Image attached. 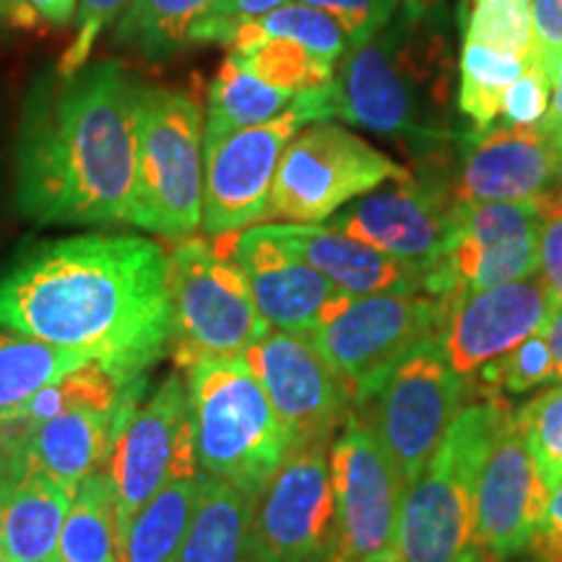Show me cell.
Segmentation results:
<instances>
[{
	"label": "cell",
	"mask_w": 562,
	"mask_h": 562,
	"mask_svg": "<svg viewBox=\"0 0 562 562\" xmlns=\"http://www.w3.org/2000/svg\"><path fill=\"white\" fill-rule=\"evenodd\" d=\"M21 480L19 469V453L16 442H13L9 427L0 425V510H3V501L9 490Z\"/></svg>",
	"instance_id": "cell-44"
},
{
	"label": "cell",
	"mask_w": 562,
	"mask_h": 562,
	"mask_svg": "<svg viewBox=\"0 0 562 562\" xmlns=\"http://www.w3.org/2000/svg\"><path fill=\"white\" fill-rule=\"evenodd\" d=\"M459 167L448 188L456 203H544L562 211V151L544 125H495L461 133Z\"/></svg>",
	"instance_id": "cell-17"
},
{
	"label": "cell",
	"mask_w": 562,
	"mask_h": 562,
	"mask_svg": "<svg viewBox=\"0 0 562 562\" xmlns=\"http://www.w3.org/2000/svg\"><path fill=\"white\" fill-rule=\"evenodd\" d=\"M258 227L281 248L334 281L349 297L378 292H422L419 279L409 269L334 227L286 222H269Z\"/></svg>",
	"instance_id": "cell-23"
},
{
	"label": "cell",
	"mask_w": 562,
	"mask_h": 562,
	"mask_svg": "<svg viewBox=\"0 0 562 562\" xmlns=\"http://www.w3.org/2000/svg\"><path fill=\"white\" fill-rule=\"evenodd\" d=\"M459 562H505V560H501V558H495V554H492V552H487V550H484V547H480V544H474V547H469V550H467V552H463V558H461Z\"/></svg>",
	"instance_id": "cell-49"
},
{
	"label": "cell",
	"mask_w": 562,
	"mask_h": 562,
	"mask_svg": "<svg viewBox=\"0 0 562 562\" xmlns=\"http://www.w3.org/2000/svg\"><path fill=\"white\" fill-rule=\"evenodd\" d=\"M172 336L180 368L243 357L271 326L258 313L250 286L229 252L211 237H182L167 250Z\"/></svg>",
	"instance_id": "cell-6"
},
{
	"label": "cell",
	"mask_w": 562,
	"mask_h": 562,
	"mask_svg": "<svg viewBox=\"0 0 562 562\" xmlns=\"http://www.w3.org/2000/svg\"><path fill=\"white\" fill-rule=\"evenodd\" d=\"M214 0H131L115 21L117 47L146 60H170L193 47V26Z\"/></svg>",
	"instance_id": "cell-28"
},
{
	"label": "cell",
	"mask_w": 562,
	"mask_h": 562,
	"mask_svg": "<svg viewBox=\"0 0 562 562\" xmlns=\"http://www.w3.org/2000/svg\"><path fill=\"white\" fill-rule=\"evenodd\" d=\"M539 277L544 279L554 305H562V211L550 216L539 237Z\"/></svg>",
	"instance_id": "cell-42"
},
{
	"label": "cell",
	"mask_w": 562,
	"mask_h": 562,
	"mask_svg": "<svg viewBox=\"0 0 562 562\" xmlns=\"http://www.w3.org/2000/svg\"><path fill=\"white\" fill-rule=\"evenodd\" d=\"M292 91L277 89L237 66L227 55L209 87L206 117H203V146L214 144L229 133L277 121L294 102Z\"/></svg>",
	"instance_id": "cell-26"
},
{
	"label": "cell",
	"mask_w": 562,
	"mask_h": 562,
	"mask_svg": "<svg viewBox=\"0 0 562 562\" xmlns=\"http://www.w3.org/2000/svg\"><path fill=\"white\" fill-rule=\"evenodd\" d=\"M552 102V63L533 47L524 74L503 97L501 125H542Z\"/></svg>",
	"instance_id": "cell-37"
},
{
	"label": "cell",
	"mask_w": 562,
	"mask_h": 562,
	"mask_svg": "<svg viewBox=\"0 0 562 562\" xmlns=\"http://www.w3.org/2000/svg\"><path fill=\"white\" fill-rule=\"evenodd\" d=\"M26 3L37 13L40 21L55 26V30H68L70 24H76L79 0H26Z\"/></svg>",
	"instance_id": "cell-45"
},
{
	"label": "cell",
	"mask_w": 562,
	"mask_h": 562,
	"mask_svg": "<svg viewBox=\"0 0 562 562\" xmlns=\"http://www.w3.org/2000/svg\"><path fill=\"white\" fill-rule=\"evenodd\" d=\"M440 9H398L381 32L344 53L328 83L334 121L389 138L419 159L459 140L451 123L459 60Z\"/></svg>",
	"instance_id": "cell-3"
},
{
	"label": "cell",
	"mask_w": 562,
	"mask_h": 562,
	"mask_svg": "<svg viewBox=\"0 0 562 562\" xmlns=\"http://www.w3.org/2000/svg\"><path fill=\"white\" fill-rule=\"evenodd\" d=\"M87 357L21 334H0V422H13L47 385L87 364Z\"/></svg>",
	"instance_id": "cell-30"
},
{
	"label": "cell",
	"mask_w": 562,
	"mask_h": 562,
	"mask_svg": "<svg viewBox=\"0 0 562 562\" xmlns=\"http://www.w3.org/2000/svg\"><path fill=\"white\" fill-rule=\"evenodd\" d=\"M0 24L19 26V30H32L40 24L37 13L30 9L26 0H0Z\"/></svg>",
	"instance_id": "cell-47"
},
{
	"label": "cell",
	"mask_w": 562,
	"mask_h": 562,
	"mask_svg": "<svg viewBox=\"0 0 562 562\" xmlns=\"http://www.w3.org/2000/svg\"><path fill=\"white\" fill-rule=\"evenodd\" d=\"M552 211L544 203H456L453 229L422 292L451 297L529 279L539 271V237Z\"/></svg>",
	"instance_id": "cell-12"
},
{
	"label": "cell",
	"mask_w": 562,
	"mask_h": 562,
	"mask_svg": "<svg viewBox=\"0 0 562 562\" xmlns=\"http://www.w3.org/2000/svg\"><path fill=\"white\" fill-rule=\"evenodd\" d=\"M201 476H172L154 492L123 533L121 562H175L193 521Z\"/></svg>",
	"instance_id": "cell-27"
},
{
	"label": "cell",
	"mask_w": 562,
	"mask_h": 562,
	"mask_svg": "<svg viewBox=\"0 0 562 562\" xmlns=\"http://www.w3.org/2000/svg\"><path fill=\"white\" fill-rule=\"evenodd\" d=\"M76 490L42 472L13 484L0 510V547L13 562H55Z\"/></svg>",
	"instance_id": "cell-24"
},
{
	"label": "cell",
	"mask_w": 562,
	"mask_h": 562,
	"mask_svg": "<svg viewBox=\"0 0 562 562\" xmlns=\"http://www.w3.org/2000/svg\"><path fill=\"white\" fill-rule=\"evenodd\" d=\"M360 562H406V560L402 558V552H398L396 547H391V550H383V552H378V554H370V558H364V560H360Z\"/></svg>",
	"instance_id": "cell-51"
},
{
	"label": "cell",
	"mask_w": 562,
	"mask_h": 562,
	"mask_svg": "<svg viewBox=\"0 0 562 562\" xmlns=\"http://www.w3.org/2000/svg\"><path fill=\"white\" fill-rule=\"evenodd\" d=\"M188 398L201 474L252 501L292 453L263 385L243 357L206 360L188 368Z\"/></svg>",
	"instance_id": "cell-4"
},
{
	"label": "cell",
	"mask_w": 562,
	"mask_h": 562,
	"mask_svg": "<svg viewBox=\"0 0 562 562\" xmlns=\"http://www.w3.org/2000/svg\"><path fill=\"white\" fill-rule=\"evenodd\" d=\"M550 495L533 461L521 412L505 406L476 482L474 544L501 560L521 554L542 524Z\"/></svg>",
	"instance_id": "cell-19"
},
{
	"label": "cell",
	"mask_w": 562,
	"mask_h": 562,
	"mask_svg": "<svg viewBox=\"0 0 562 562\" xmlns=\"http://www.w3.org/2000/svg\"><path fill=\"white\" fill-rule=\"evenodd\" d=\"M472 393L469 381L448 364L438 339H430L409 351L368 402L355 406V414L381 440L409 484L438 451Z\"/></svg>",
	"instance_id": "cell-11"
},
{
	"label": "cell",
	"mask_w": 562,
	"mask_h": 562,
	"mask_svg": "<svg viewBox=\"0 0 562 562\" xmlns=\"http://www.w3.org/2000/svg\"><path fill=\"white\" fill-rule=\"evenodd\" d=\"M521 419L529 435V448L547 487L562 482V381L524 404Z\"/></svg>",
	"instance_id": "cell-36"
},
{
	"label": "cell",
	"mask_w": 562,
	"mask_h": 562,
	"mask_svg": "<svg viewBox=\"0 0 562 562\" xmlns=\"http://www.w3.org/2000/svg\"><path fill=\"white\" fill-rule=\"evenodd\" d=\"M146 83L115 60L42 76L21 112L13 199L42 227L131 222Z\"/></svg>",
	"instance_id": "cell-2"
},
{
	"label": "cell",
	"mask_w": 562,
	"mask_h": 562,
	"mask_svg": "<svg viewBox=\"0 0 562 562\" xmlns=\"http://www.w3.org/2000/svg\"><path fill=\"white\" fill-rule=\"evenodd\" d=\"M290 0H214L209 11L203 13L199 24L193 26V47L195 45H232L243 26L256 24L271 11L281 9Z\"/></svg>",
	"instance_id": "cell-38"
},
{
	"label": "cell",
	"mask_w": 562,
	"mask_h": 562,
	"mask_svg": "<svg viewBox=\"0 0 562 562\" xmlns=\"http://www.w3.org/2000/svg\"><path fill=\"white\" fill-rule=\"evenodd\" d=\"M542 125L552 133V138L558 140L560 146L562 140V53L552 63V102Z\"/></svg>",
	"instance_id": "cell-46"
},
{
	"label": "cell",
	"mask_w": 562,
	"mask_h": 562,
	"mask_svg": "<svg viewBox=\"0 0 562 562\" xmlns=\"http://www.w3.org/2000/svg\"><path fill=\"white\" fill-rule=\"evenodd\" d=\"M550 383H554V362L544 331L529 336L501 360L484 364L469 381L474 393H487V398L524 396V393L544 389Z\"/></svg>",
	"instance_id": "cell-35"
},
{
	"label": "cell",
	"mask_w": 562,
	"mask_h": 562,
	"mask_svg": "<svg viewBox=\"0 0 562 562\" xmlns=\"http://www.w3.org/2000/svg\"><path fill=\"white\" fill-rule=\"evenodd\" d=\"M203 112L180 89L146 87L138 117L133 227L182 240L201 229Z\"/></svg>",
	"instance_id": "cell-7"
},
{
	"label": "cell",
	"mask_w": 562,
	"mask_h": 562,
	"mask_svg": "<svg viewBox=\"0 0 562 562\" xmlns=\"http://www.w3.org/2000/svg\"><path fill=\"white\" fill-rule=\"evenodd\" d=\"M131 0H79V13H76V34L58 60V74H76L91 60L97 42L102 34L115 26Z\"/></svg>",
	"instance_id": "cell-39"
},
{
	"label": "cell",
	"mask_w": 562,
	"mask_h": 562,
	"mask_svg": "<svg viewBox=\"0 0 562 562\" xmlns=\"http://www.w3.org/2000/svg\"><path fill=\"white\" fill-rule=\"evenodd\" d=\"M108 472L115 487L121 542L133 516L161 484L172 476H201L193 446L191 398L180 372L167 378L149 402L138 404L125 417L112 446Z\"/></svg>",
	"instance_id": "cell-14"
},
{
	"label": "cell",
	"mask_w": 562,
	"mask_h": 562,
	"mask_svg": "<svg viewBox=\"0 0 562 562\" xmlns=\"http://www.w3.org/2000/svg\"><path fill=\"white\" fill-rule=\"evenodd\" d=\"M442 318L446 302L432 294L378 292L349 297L307 339L360 406L409 351L438 339Z\"/></svg>",
	"instance_id": "cell-9"
},
{
	"label": "cell",
	"mask_w": 562,
	"mask_h": 562,
	"mask_svg": "<svg viewBox=\"0 0 562 562\" xmlns=\"http://www.w3.org/2000/svg\"><path fill=\"white\" fill-rule=\"evenodd\" d=\"M503 402H472L417 474L406 484L393 547L406 562H459L474 547L476 482Z\"/></svg>",
	"instance_id": "cell-5"
},
{
	"label": "cell",
	"mask_w": 562,
	"mask_h": 562,
	"mask_svg": "<svg viewBox=\"0 0 562 562\" xmlns=\"http://www.w3.org/2000/svg\"><path fill=\"white\" fill-rule=\"evenodd\" d=\"M544 339L550 344L552 351V362H554V383L562 381V305L554 307V313L547 321V326L542 328Z\"/></svg>",
	"instance_id": "cell-48"
},
{
	"label": "cell",
	"mask_w": 562,
	"mask_h": 562,
	"mask_svg": "<svg viewBox=\"0 0 562 562\" xmlns=\"http://www.w3.org/2000/svg\"><path fill=\"white\" fill-rule=\"evenodd\" d=\"M214 240L243 271L258 313L277 331L311 336L349 300L334 281L263 235L258 224Z\"/></svg>",
	"instance_id": "cell-21"
},
{
	"label": "cell",
	"mask_w": 562,
	"mask_h": 562,
	"mask_svg": "<svg viewBox=\"0 0 562 562\" xmlns=\"http://www.w3.org/2000/svg\"><path fill=\"white\" fill-rule=\"evenodd\" d=\"M321 121H334L328 87L302 91L277 121L203 146L201 229L224 237L263 224L281 154L305 125Z\"/></svg>",
	"instance_id": "cell-10"
},
{
	"label": "cell",
	"mask_w": 562,
	"mask_h": 562,
	"mask_svg": "<svg viewBox=\"0 0 562 562\" xmlns=\"http://www.w3.org/2000/svg\"><path fill=\"white\" fill-rule=\"evenodd\" d=\"M531 55V53H529ZM526 58L497 53L480 45H461L459 89H456V110L469 123L467 133H484L501 121L503 97L518 76L524 74Z\"/></svg>",
	"instance_id": "cell-31"
},
{
	"label": "cell",
	"mask_w": 562,
	"mask_h": 562,
	"mask_svg": "<svg viewBox=\"0 0 562 562\" xmlns=\"http://www.w3.org/2000/svg\"><path fill=\"white\" fill-rule=\"evenodd\" d=\"M243 360L263 385L294 448L331 442L355 402L307 336L271 328Z\"/></svg>",
	"instance_id": "cell-18"
},
{
	"label": "cell",
	"mask_w": 562,
	"mask_h": 562,
	"mask_svg": "<svg viewBox=\"0 0 562 562\" xmlns=\"http://www.w3.org/2000/svg\"><path fill=\"white\" fill-rule=\"evenodd\" d=\"M328 461L336 505L328 562H360L391 550L406 482L355 412L331 442Z\"/></svg>",
	"instance_id": "cell-13"
},
{
	"label": "cell",
	"mask_w": 562,
	"mask_h": 562,
	"mask_svg": "<svg viewBox=\"0 0 562 562\" xmlns=\"http://www.w3.org/2000/svg\"><path fill=\"white\" fill-rule=\"evenodd\" d=\"M442 302L446 318L438 344L463 381L542 331L558 307L539 273L490 290L456 292Z\"/></svg>",
	"instance_id": "cell-20"
},
{
	"label": "cell",
	"mask_w": 562,
	"mask_h": 562,
	"mask_svg": "<svg viewBox=\"0 0 562 562\" xmlns=\"http://www.w3.org/2000/svg\"><path fill=\"white\" fill-rule=\"evenodd\" d=\"M409 170L334 121L305 125L281 154L263 224H321Z\"/></svg>",
	"instance_id": "cell-8"
},
{
	"label": "cell",
	"mask_w": 562,
	"mask_h": 562,
	"mask_svg": "<svg viewBox=\"0 0 562 562\" xmlns=\"http://www.w3.org/2000/svg\"><path fill=\"white\" fill-rule=\"evenodd\" d=\"M258 40H292L297 45L307 47L313 55H318L331 68L339 66L344 53L349 50L347 34H344L341 26L328 13L300 3V0H290L281 9L271 11L269 16L256 21V24L243 26L237 32V37L232 40L229 50L232 47L250 45V42Z\"/></svg>",
	"instance_id": "cell-32"
},
{
	"label": "cell",
	"mask_w": 562,
	"mask_h": 562,
	"mask_svg": "<svg viewBox=\"0 0 562 562\" xmlns=\"http://www.w3.org/2000/svg\"><path fill=\"white\" fill-rule=\"evenodd\" d=\"M524 552L531 562H562V482L552 490L542 524Z\"/></svg>",
	"instance_id": "cell-41"
},
{
	"label": "cell",
	"mask_w": 562,
	"mask_h": 562,
	"mask_svg": "<svg viewBox=\"0 0 562 562\" xmlns=\"http://www.w3.org/2000/svg\"><path fill=\"white\" fill-rule=\"evenodd\" d=\"M229 55L252 76L292 94L328 87L336 70L292 40H258L232 47Z\"/></svg>",
	"instance_id": "cell-33"
},
{
	"label": "cell",
	"mask_w": 562,
	"mask_h": 562,
	"mask_svg": "<svg viewBox=\"0 0 562 562\" xmlns=\"http://www.w3.org/2000/svg\"><path fill=\"white\" fill-rule=\"evenodd\" d=\"M560 151H562V140H560Z\"/></svg>",
	"instance_id": "cell-53"
},
{
	"label": "cell",
	"mask_w": 562,
	"mask_h": 562,
	"mask_svg": "<svg viewBox=\"0 0 562 562\" xmlns=\"http://www.w3.org/2000/svg\"><path fill=\"white\" fill-rule=\"evenodd\" d=\"M55 562H121V524L108 469L91 474L76 490Z\"/></svg>",
	"instance_id": "cell-29"
},
{
	"label": "cell",
	"mask_w": 562,
	"mask_h": 562,
	"mask_svg": "<svg viewBox=\"0 0 562 562\" xmlns=\"http://www.w3.org/2000/svg\"><path fill=\"white\" fill-rule=\"evenodd\" d=\"M453 211L446 182L412 172L355 199L328 220V227L402 263L419 279L422 290V279L440 263L451 240Z\"/></svg>",
	"instance_id": "cell-16"
},
{
	"label": "cell",
	"mask_w": 562,
	"mask_h": 562,
	"mask_svg": "<svg viewBox=\"0 0 562 562\" xmlns=\"http://www.w3.org/2000/svg\"><path fill=\"white\" fill-rule=\"evenodd\" d=\"M170 258L140 235L55 237L0 273V326L102 364L125 385L170 355Z\"/></svg>",
	"instance_id": "cell-1"
},
{
	"label": "cell",
	"mask_w": 562,
	"mask_h": 562,
	"mask_svg": "<svg viewBox=\"0 0 562 562\" xmlns=\"http://www.w3.org/2000/svg\"><path fill=\"white\" fill-rule=\"evenodd\" d=\"M331 442L294 448L252 497L258 562H328L334 542Z\"/></svg>",
	"instance_id": "cell-15"
},
{
	"label": "cell",
	"mask_w": 562,
	"mask_h": 562,
	"mask_svg": "<svg viewBox=\"0 0 562 562\" xmlns=\"http://www.w3.org/2000/svg\"><path fill=\"white\" fill-rule=\"evenodd\" d=\"M175 562H258L250 497L227 482L201 476L193 521Z\"/></svg>",
	"instance_id": "cell-25"
},
{
	"label": "cell",
	"mask_w": 562,
	"mask_h": 562,
	"mask_svg": "<svg viewBox=\"0 0 562 562\" xmlns=\"http://www.w3.org/2000/svg\"><path fill=\"white\" fill-rule=\"evenodd\" d=\"M300 3L328 13L347 34L349 47L368 42L402 9V0H300Z\"/></svg>",
	"instance_id": "cell-40"
},
{
	"label": "cell",
	"mask_w": 562,
	"mask_h": 562,
	"mask_svg": "<svg viewBox=\"0 0 562 562\" xmlns=\"http://www.w3.org/2000/svg\"><path fill=\"white\" fill-rule=\"evenodd\" d=\"M0 562H13V560L9 558V552L3 550V547H0Z\"/></svg>",
	"instance_id": "cell-52"
},
{
	"label": "cell",
	"mask_w": 562,
	"mask_h": 562,
	"mask_svg": "<svg viewBox=\"0 0 562 562\" xmlns=\"http://www.w3.org/2000/svg\"><path fill=\"white\" fill-rule=\"evenodd\" d=\"M459 30L463 45L526 58L533 50L531 0H461Z\"/></svg>",
	"instance_id": "cell-34"
},
{
	"label": "cell",
	"mask_w": 562,
	"mask_h": 562,
	"mask_svg": "<svg viewBox=\"0 0 562 562\" xmlns=\"http://www.w3.org/2000/svg\"><path fill=\"white\" fill-rule=\"evenodd\" d=\"M438 5H442V0H402V9L409 13H425L438 9Z\"/></svg>",
	"instance_id": "cell-50"
},
{
	"label": "cell",
	"mask_w": 562,
	"mask_h": 562,
	"mask_svg": "<svg viewBox=\"0 0 562 562\" xmlns=\"http://www.w3.org/2000/svg\"><path fill=\"white\" fill-rule=\"evenodd\" d=\"M531 19L533 47L554 63L562 53V0H531Z\"/></svg>",
	"instance_id": "cell-43"
},
{
	"label": "cell",
	"mask_w": 562,
	"mask_h": 562,
	"mask_svg": "<svg viewBox=\"0 0 562 562\" xmlns=\"http://www.w3.org/2000/svg\"><path fill=\"white\" fill-rule=\"evenodd\" d=\"M136 406L123 414L68 409L37 425L19 419L0 422V425L9 427L16 442L21 476L26 472H42L70 490H79L83 480L108 469L117 432Z\"/></svg>",
	"instance_id": "cell-22"
}]
</instances>
